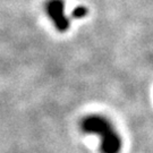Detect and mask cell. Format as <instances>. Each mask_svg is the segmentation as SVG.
Segmentation results:
<instances>
[{
	"instance_id": "6da1fadb",
	"label": "cell",
	"mask_w": 153,
	"mask_h": 153,
	"mask_svg": "<svg viewBox=\"0 0 153 153\" xmlns=\"http://www.w3.org/2000/svg\"><path fill=\"white\" fill-rule=\"evenodd\" d=\"M82 129L86 133L100 135L101 150L103 153H118L120 151V138L107 119L99 116H90L83 120Z\"/></svg>"
},
{
	"instance_id": "7a4b0ae2",
	"label": "cell",
	"mask_w": 153,
	"mask_h": 153,
	"mask_svg": "<svg viewBox=\"0 0 153 153\" xmlns=\"http://www.w3.org/2000/svg\"><path fill=\"white\" fill-rule=\"evenodd\" d=\"M47 13L55 21L56 26L59 31H66L68 28V21L64 17V2L62 0H51L47 5Z\"/></svg>"
},
{
	"instance_id": "3957f363",
	"label": "cell",
	"mask_w": 153,
	"mask_h": 153,
	"mask_svg": "<svg viewBox=\"0 0 153 153\" xmlns=\"http://www.w3.org/2000/svg\"><path fill=\"white\" fill-rule=\"evenodd\" d=\"M86 14H88V9L85 7H78V8H76L75 10L73 11V16L75 18H82Z\"/></svg>"
}]
</instances>
